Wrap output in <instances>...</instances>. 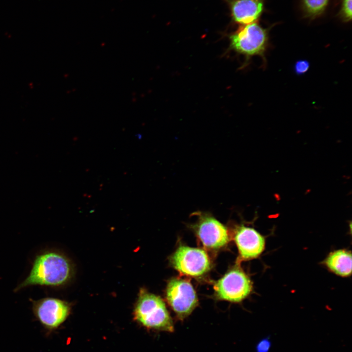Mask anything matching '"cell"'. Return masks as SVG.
<instances>
[{"instance_id":"obj_1","label":"cell","mask_w":352,"mask_h":352,"mask_svg":"<svg viewBox=\"0 0 352 352\" xmlns=\"http://www.w3.org/2000/svg\"><path fill=\"white\" fill-rule=\"evenodd\" d=\"M71 274V264L64 254L55 250L42 251L35 256L28 275L14 291L32 286H60L69 281Z\"/></svg>"},{"instance_id":"obj_2","label":"cell","mask_w":352,"mask_h":352,"mask_svg":"<svg viewBox=\"0 0 352 352\" xmlns=\"http://www.w3.org/2000/svg\"><path fill=\"white\" fill-rule=\"evenodd\" d=\"M136 320L148 329L172 332L174 326L166 305L159 297L140 290L134 311Z\"/></svg>"},{"instance_id":"obj_3","label":"cell","mask_w":352,"mask_h":352,"mask_svg":"<svg viewBox=\"0 0 352 352\" xmlns=\"http://www.w3.org/2000/svg\"><path fill=\"white\" fill-rule=\"evenodd\" d=\"M230 48L247 59L260 56L264 59L268 43L265 29L255 22L246 24L229 37Z\"/></svg>"},{"instance_id":"obj_4","label":"cell","mask_w":352,"mask_h":352,"mask_svg":"<svg viewBox=\"0 0 352 352\" xmlns=\"http://www.w3.org/2000/svg\"><path fill=\"white\" fill-rule=\"evenodd\" d=\"M30 300L34 317L48 330L58 328L66 320L69 314V305L61 299L47 297L38 300L31 299Z\"/></svg>"},{"instance_id":"obj_5","label":"cell","mask_w":352,"mask_h":352,"mask_svg":"<svg viewBox=\"0 0 352 352\" xmlns=\"http://www.w3.org/2000/svg\"><path fill=\"white\" fill-rule=\"evenodd\" d=\"M193 215L197 217L198 220L191 227L205 247L218 249L228 243L227 229L219 220L207 213L199 211Z\"/></svg>"},{"instance_id":"obj_6","label":"cell","mask_w":352,"mask_h":352,"mask_svg":"<svg viewBox=\"0 0 352 352\" xmlns=\"http://www.w3.org/2000/svg\"><path fill=\"white\" fill-rule=\"evenodd\" d=\"M175 269L184 275L193 277L203 275L209 270L211 264L202 249L179 246L170 259Z\"/></svg>"},{"instance_id":"obj_7","label":"cell","mask_w":352,"mask_h":352,"mask_svg":"<svg viewBox=\"0 0 352 352\" xmlns=\"http://www.w3.org/2000/svg\"><path fill=\"white\" fill-rule=\"evenodd\" d=\"M166 295L168 303L180 320L189 315L198 305L196 292L186 280L172 279L167 285Z\"/></svg>"},{"instance_id":"obj_8","label":"cell","mask_w":352,"mask_h":352,"mask_svg":"<svg viewBox=\"0 0 352 352\" xmlns=\"http://www.w3.org/2000/svg\"><path fill=\"white\" fill-rule=\"evenodd\" d=\"M252 289L250 279L239 268L229 271L214 286L218 298L235 303L240 302L248 296Z\"/></svg>"},{"instance_id":"obj_9","label":"cell","mask_w":352,"mask_h":352,"mask_svg":"<svg viewBox=\"0 0 352 352\" xmlns=\"http://www.w3.org/2000/svg\"><path fill=\"white\" fill-rule=\"evenodd\" d=\"M234 239L242 260L256 258L264 249V237L253 228L244 225L237 226Z\"/></svg>"},{"instance_id":"obj_10","label":"cell","mask_w":352,"mask_h":352,"mask_svg":"<svg viewBox=\"0 0 352 352\" xmlns=\"http://www.w3.org/2000/svg\"><path fill=\"white\" fill-rule=\"evenodd\" d=\"M230 4L233 20L245 25L254 22L263 9L262 0H233Z\"/></svg>"},{"instance_id":"obj_11","label":"cell","mask_w":352,"mask_h":352,"mask_svg":"<svg viewBox=\"0 0 352 352\" xmlns=\"http://www.w3.org/2000/svg\"><path fill=\"white\" fill-rule=\"evenodd\" d=\"M328 268L335 274L348 277L352 273V254L350 251L340 249L331 252L325 260Z\"/></svg>"},{"instance_id":"obj_12","label":"cell","mask_w":352,"mask_h":352,"mask_svg":"<svg viewBox=\"0 0 352 352\" xmlns=\"http://www.w3.org/2000/svg\"><path fill=\"white\" fill-rule=\"evenodd\" d=\"M328 0H304L307 14L312 17L320 14L325 10Z\"/></svg>"},{"instance_id":"obj_13","label":"cell","mask_w":352,"mask_h":352,"mask_svg":"<svg viewBox=\"0 0 352 352\" xmlns=\"http://www.w3.org/2000/svg\"><path fill=\"white\" fill-rule=\"evenodd\" d=\"M272 346L270 336L263 338L256 344V352H269Z\"/></svg>"},{"instance_id":"obj_14","label":"cell","mask_w":352,"mask_h":352,"mask_svg":"<svg viewBox=\"0 0 352 352\" xmlns=\"http://www.w3.org/2000/svg\"><path fill=\"white\" fill-rule=\"evenodd\" d=\"M309 63L306 60H300L297 61L294 66L295 73L297 75L305 73L309 69Z\"/></svg>"},{"instance_id":"obj_15","label":"cell","mask_w":352,"mask_h":352,"mask_svg":"<svg viewBox=\"0 0 352 352\" xmlns=\"http://www.w3.org/2000/svg\"><path fill=\"white\" fill-rule=\"evenodd\" d=\"M352 0H343L341 13L344 19L350 21L352 19Z\"/></svg>"}]
</instances>
